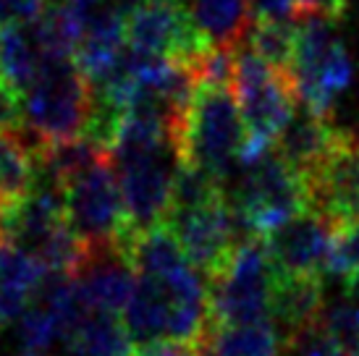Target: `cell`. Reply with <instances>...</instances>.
Segmentation results:
<instances>
[{
  "label": "cell",
  "mask_w": 359,
  "mask_h": 356,
  "mask_svg": "<svg viewBox=\"0 0 359 356\" xmlns=\"http://www.w3.org/2000/svg\"><path fill=\"white\" fill-rule=\"evenodd\" d=\"M19 341L24 354L32 356H42L53 343L63 341V327L48 304H42L37 299L32 301V307L19 320Z\"/></svg>",
  "instance_id": "23"
},
{
  "label": "cell",
  "mask_w": 359,
  "mask_h": 356,
  "mask_svg": "<svg viewBox=\"0 0 359 356\" xmlns=\"http://www.w3.org/2000/svg\"><path fill=\"white\" fill-rule=\"evenodd\" d=\"M307 186L309 210L318 212L344 233L359 223V144L354 134L330 155L323 168L309 178Z\"/></svg>",
  "instance_id": "11"
},
{
  "label": "cell",
  "mask_w": 359,
  "mask_h": 356,
  "mask_svg": "<svg viewBox=\"0 0 359 356\" xmlns=\"http://www.w3.org/2000/svg\"><path fill=\"white\" fill-rule=\"evenodd\" d=\"M318 322L344 351L354 354L359 348V304L354 299L344 296L333 304H325Z\"/></svg>",
  "instance_id": "24"
},
{
  "label": "cell",
  "mask_w": 359,
  "mask_h": 356,
  "mask_svg": "<svg viewBox=\"0 0 359 356\" xmlns=\"http://www.w3.org/2000/svg\"><path fill=\"white\" fill-rule=\"evenodd\" d=\"M21 356H32V354H21Z\"/></svg>",
  "instance_id": "35"
},
{
  "label": "cell",
  "mask_w": 359,
  "mask_h": 356,
  "mask_svg": "<svg viewBox=\"0 0 359 356\" xmlns=\"http://www.w3.org/2000/svg\"><path fill=\"white\" fill-rule=\"evenodd\" d=\"M341 231L328 220L304 210L302 215L291 218L265 236L270 262L276 273H294V275H328V262L333 249L339 244Z\"/></svg>",
  "instance_id": "10"
},
{
  "label": "cell",
  "mask_w": 359,
  "mask_h": 356,
  "mask_svg": "<svg viewBox=\"0 0 359 356\" xmlns=\"http://www.w3.org/2000/svg\"><path fill=\"white\" fill-rule=\"evenodd\" d=\"M244 118L233 87H200L187 116L179 144L181 163H189L226 181L244 149Z\"/></svg>",
  "instance_id": "4"
},
{
  "label": "cell",
  "mask_w": 359,
  "mask_h": 356,
  "mask_svg": "<svg viewBox=\"0 0 359 356\" xmlns=\"http://www.w3.org/2000/svg\"><path fill=\"white\" fill-rule=\"evenodd\" d=\"M189 11L202 32L223 48L241 45L255 21L250 0H189Z\"/></svg>",
  "instance_id": "18"
},
{
  "label": "cell",
  "mask_w": 359,
  "mask_h": 356,
  "mask_svg": "<svg viewBox=\"0 0 359 356\" xmlns=\"http://www.w3.org/2000/svg\"><path fill=\"white\" fill-rule=\"evenodd\" d=\"M323 307H325L323 275L276 273L273 296H270V320L280 327L283 336H291L302 327L318 322Z\"/></svg>",
  "instance_id": "14"
},
{
  "label": "cell",
  "mask_w": 359,
  "mask_h": 356,
  "mask_svg": "<svg viewBox=\"0 0 359 356\" xmlns=\"http://www.w3.org/2000/svg\"><path fill=\"white\" fill-rule=\"evenodd\" d=\"M359 273V223L344 231L328 262V275L349 278Z\"/></svg>",
  "instance_id": "26"
},
{
  "label": "cell",
  "mask_w": 359,
  "mask_h": 356,
  "mask_svg": "<svg viewBox=\"0 0 359 356\" xmlns=\"http://www.w3.org/2000/svg\"><path fill=\"white\" fill-rule=\"evenodd\" d=\"M349 134L351 131L339 129L330 116H318L299 105L276 139V152L302 178H309L318 168H323V163L349 139Z\"/></svg>",
  "instance_id": "13"
},
{
  "label": "cell",
  "mask_w": 359,
  "mask_h": 356,
  "mask_svg": "<svg viewBox=\"0 0 359 356\" xmlns=\"http://www.w3.org/2000/svg\"><path fill=\"white\" fill-rule=\"evenodd\" d=\"M66 346L74 356H134V338L118 315L87 312L71 330Z\"/></svg>",
  "instance_id": "17"
},
{
  "label": "cell",
  "mask_w": 359,
  "mask_h": 356,
  "mask_svg": "<svg viewBox=\"0 0 359 356\" xmlns=\"http://www.w3.org/2000/svg\"><path fill=\"white\" fill-rule=\"evenodd\" d=\"M286 336L280 327L265 317L257 322L244 325H220L212 327L208 336V356H280Z\"/></svg>",
  "instance_id": "16"
},
{
  "label": "cell",
  "mask_w": 359,
  "mask_h": 356,
  "mask_svg": "<svg viewBox=\"0 0 359 356\" xmlns=\"http://www.w3.org/2000/svg\"><path fill=\"white\" fill-rule=\"evenodd\" d=\"M349 356H359V348H357V351H354V354H349Z\"/></svg>",
  "instance_id": "33"
},
{
  "label": "cell",
  "mask_w": 359,
  "mask_h": 356,
  "mask_svg": "<svg viewBox=\"0 0 359 356\" xmlns=\"http://www.w3.org/2000/svg\"><path fill=\"white\" fill-rule=\"evenodd\" d=\"M294 87L299 105L318 116H330L333 102L354 81V63L336 32V19L323 13L297 16Z\"/></svg>",
  "instance_id": "5"
},
{
  "label": "cell",
  "mask_w": 359,
  "mask_h": 356,
  "mask_svg": "<svg viewBox=\"0 0 359 356\" xmlns=\"http://www.w3.org/2000/svg\"><path fill=\"white\" fill-rule=\"evenodd\" d=\"M42 66V55L32 40L27 24L0 27V74L13 89L27 92L37 79Z\"/></svg>",
  "instance_id": "20"
},
{
  "label": "cell",
  "mask_w": 359,
  "mask_h": 356,
  "mask_svg": "<svg viewBox=\"0 0 359 356\" xmlns=\"http://www.w3.org/2000/svg\"><path fill=\"white\" fill-rule=\"evenodd\" d=\"M349 11V0H297V16H304V13H323V16H330V19L341 21Z\"/></svg>",
  "instance_id": "28"
},
{
  "label": "cell",
  "mask_w": 359,
  "mask_h": 356,
  "mask_svg": "<svg viewBox=\"0 0 359 356\" xmlns=\"http://www.w3.org/2000/svg\"><path fill=\"white\" fill-rule=\"evenodd\" d=\"M134 273H137L134 265L118 247H100L87 252L84 265L74 278L92 312H108L121 317L137 288L140 275Z\"/></svg>",
  "instance_id": "12"
},
{
  "label": "cell",
  "mask_w": 359,
  "mask_h": 356,
  "mask_svg": "<svg viewBox=\"0 0 359 356\" xmlns=\"http://www.w3.org/2000/svg\"><path fill=\"white\" fill-rule=\"evenodd\" d=\"M280 356H349V351L333 341V338L320 327V322L302 327L297 333L286 336L283 354Z\"/></svg>",
  "instance_id": "25"
},
{
  "label": "cell",
  "mask_w": 359,
  "mask_h": 356,
  "mask_svg": "<svg viewBox=\"0 0 359 356\" xmlns=\"http://www.w3.org/2000/svg\"><path fill=\"white\" fill-rule=\"evenodd\" d=\"M37 186V160L24 139L0 129V210L16 205Z\"/></svg>",
  "instance_id": "19"
},
{
  "label": "cell",
  "mask_w": 359,
  "mask_h": 356,
  "mask_svg": "<svg viewBox=\"0 0 359 356\" xmlns=\"http://www.w3.org/2000/svg\"><path fill=\"white\" fill-rule=\"evenodd\" d=\"M110 160L118 176L131 228L140 233L158 223H165L173 176L181 163L176 147H113Z\"/></svg>",
  "instance_id": "7"
},
{
  "label": "cell",
  "mask_w": 359,
  "mask_h": 356,
  "mask_svg": "<svg viewBox=\"0 0 359 356\" xmlns=\"http://www.w3.org/2000/svg\"><path fill=\"white\" fill-rule=\"evenodd\" d=\"M226 199L223 191V181L212 176L208 170L189 165V163H179L176 176H173V191H170V212H194V210L218 205Z\"/></svg>",
  "instance_id": "22"
},
{
  "label": "cell",
  "mask_w": 359,
  "mask_h": 356,
  "mask_svg": "<svg viewBox=\"0 0 359 356\" xmlns=\"http://www.w3.org/2000/svg\"><path fill=\"white\" fill-rule=\"evenodd\" d=\"M63 212L71 231L90 249L118 247L126 254L137 236L110 158L63 186Z\"/></svg>",
  "instance_id": "6"
},
{
  "label": "cell",
  "mask_w": 359,
  "mask_h": 356,
  "mask_svg": "<svg viewBox=\"0 0 359 356\" xmlns=\"http://www.w3.org/2000/svg\"><path fill=\"white\" fill-rule=\"evenodd\" d=\"M173 296L160 280L147 275L137 278V288L131 296L129 307L123 309V325L129 327L131 338L137 343H150L168 338L170 333V317H173Z\"/></svg>",
  "instance_id": "15"
},
{
  "label": "cell",
  "mask_w": 359,
  "mask_h": 356,
  "mask_svg": "<svg viewBox=\"0 0 359 356\" xmlns=\"http://www.w3.org/2000/svg\"><path fill=\"white\" fill-rule=\"evenodd\" d=\"M276 283V267L270 262L265 238L239 244L229 270L210 280V322L244 325L270 317V296Z\"/></svg>",
  "instance_id": "8"
},
{
  "label": "cell",
  "mask_w": 359,
  "mask_h": 356,
  "mask_svg": "<svg viewBox=\"0 0 359 356\" xmlns=\"http://www.w3.org/2000/svg\"><path fill=\"white\" fill-rule=\"evenodd\" d=\"M229 202L247 238H265L309 210L304 178L280 158L276 147L244 165V178Z\"/></svg>",
  "instance_id": "3"
},
{
  "label": "cell",
  "mask_w": 359,
  "mask_h": 356,
  "mask_svg": "<svg viewBox=\"0 0 359 356\" xmlns=\"http://www.w3.org/2000/svg\"><path fill=\"white\" fill-rule=\"evenodd\" d=\"M202 348L194 343H184V341H173V338H160V341H150L142 343L134 356H200Z\"/></svg>",
  "instance_id": "27"
},
{
  "label": "cell",
  "mask_w": 359,
  "mask_h": 356,
  "mask_svg": "<svg viewBox=\"0 0 359 356\" xmlns=\"http://www.w3.org/2000/svg\"><path fill=\"white\" fill-rule=\"evenodd\" d=\"M6 238V231H3V215H0V241Z\"/></svg>",
  "instance_id": "31"
},
{
  "label": "cell",
  "mask_w": 359,
  "mask_h": 356,
  "mask_svg": "<svg viewBox=\"0 0 359 356\" xmlns=\"http://www.w3.org/2000/svg\"><path fill=\"white\" fill-rule=\"evenodd\" d=\"M200 356H208V354H205V351H202V354H200Z\"/></svg>",
  "instance_id": "34"
},
{
  "label": "cell",
  "mask_w": 359,
  "mask_h": 356,
  "mask_svg": "<svg viewBox=\"0 0 359 356\" xmlns=\"http://www.w3.org/2000/svg\"><path fill=\"white\" fill-rule=\"evenodd\" d=\"M344 288H346V296L354 299V301L359 304V273L357 275L344 278Z\"/></svg>",
  "instance_id": "30"
},
{
  "label": "cell",
  "mask_w": 359,
  "mask_h": 356,
  "mask_svg": "<svg viewBox=\"0 0 359 356\" xmlns=\"http://www.w3.org/2000/svg\"><path fill=\"white\" fill-rule=\"evenodd\" d=\"M257 19H294L297 0H250Z\"/></svg>",
  "instance_id": "29"
},
{
  "label": "cell",
  "mask_w": 359,
  "mask_h": 356,
  "mask_svg": "<svg viewBox=\"0 0 359 356\" xmlns=\"http://www.w3.org/2000/svg\"><path fill=\"white\" fill-rule=\"evenodd\" d=\"M354 139H357V144H359V131H357V134H354Z\"/></svg>",
  "instance_id": "32"
},
{
  "label": "cell",
  "mask_w": 359,
  "mask_h": 356,
  "mask_svg": "<svg viewBox=\"0 0 359 356\" xmlns=\"http://www.w3.org/2000/svg\"><path fill=\"white\" fill-rule=\"evenodd\" d=\"M165 223L176 233L191 265L208 278V283L229 270L239 244H244L239 220L229 197L218 205L194 210V212H170Z\"/></svg>",
  "instance_id": "9"
},
{
  "label": "cell",
  "mask_w": 359,
  "mask_h": 356,
  "mask_svg": "<svg viewBox=\"0 0 359 356\" xmlns=\"http://www.w3.org/2000/svg\"><path fill=\"white\" fill-rule=\"evenodd\" d=\"M92 110V81L74 58H42L40 74L24 92L19 137L37 158L53 142L81 137Z\"/></svg>",
  "instance_id": "1"
},
{
  "label": "cell",
  "mask_w": 359,
  "mask_h": 356,
  "mask_svg": "<svg viewBox=\"0 0 359 356\" xmlns=\"http://www.w3.org/2000/svg\"><path fill=\"white\" fill-rule=\"evenodd\" d=\"M297 19H257L252 21L247 42L268 60L273 69L294 79V58H297Z\"/></svg>",
  "instance_id": "21"
},
{
  "label": "cell",
  "mask_w": 359,
  "mask_h": 356,
  "mask_svg": "<svg viewBox=\"0 0 359 356\" xmlns=\"http://www.w3.org/2000/svg\"><path fill=\"white\" fill-rule=\"evenodd\" d=\"M233 55H236L233 92L239 97L244 131H247L239 163L250 165L276 147L278 134L291 121L294 110L299 108V97L294 79L278 74L247 40L233 48Z\"/></svg>",
  "instance_id": "2"
}]
</instances>
